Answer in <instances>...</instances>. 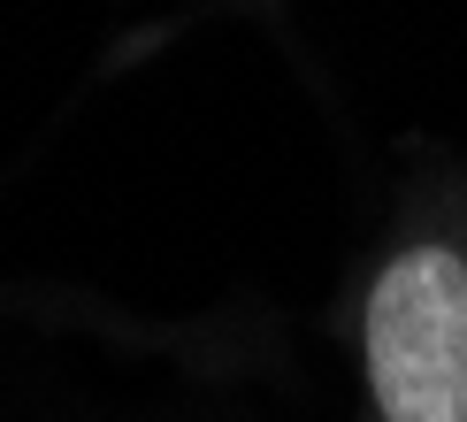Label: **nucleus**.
Listing matches in <instances>:
<instances>
[{
	"label": "nucleus",
	"instance_id": "nucleus-1",
	"mask_svg": "<svg viewBox=\"0 0 467 422\" xmlns=\"http://www.w3.org/2000/svg\"><path fill=\"white\" fill-rule=\"evenodd\" d=\"M368 422H467V169L421 177L345 307Z\"/></svg>",
	"mask_w": 467,
	"mask_h": 422
}]
</instances>
